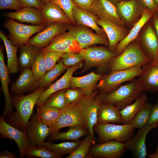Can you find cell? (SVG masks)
Masks as SVG:
<instances>
[{"label":"cell","instance_id":"obj_1","mask_svg":"<svg viewBox=\"0 0 158 158\" xmlns=\"http://www.w3.org/2000/svg\"><path fill=\"white\" fill-rule=\"evenodd\" d=\"M46 89L39 88L27 95L13 96L12 98V103L16 110L6 116V121L21 131L26 130L32 115L34 107L40 95Z\"/></svg>","mask_w":158,"mask_h":158},{"label":"cell","instance_id":"obj_2","mask_svg":"<svg viewBox=\"0 0 158 158\" xmlns=\"http://www.w3.org/2000/svg\"><path fill=\"white\" fill-rule=\"evenodd\" d=\"M141 92L137 80L134 79L112 91L100 92L96 99L99 103L111 105L120 111L138 98Z\"/></svg>","mask_w":158,"mask_h":158},{"label":"cell","instance_id":"obj_3","mask_svg":"<svg viewBox=\"0 0 158 158\" xmlns=\"http://www.w3.org/2000/svg\"><path fill=\"white\" fill-rule=\"evenodd\" d=\"M79 53L83 56L85 61L80 73H84L92 67H96L97 73L104 74L108 71L112 59L117 56L114 51L103 47L83 49Z\"/></svg>","mask_w":158,"mask_h":158},{"label":"cell","instance_id":"obj_4","mask_svg":"<svg viewBox=\"0 0 158 158\" xmlns=\"http://www.w3.org/2000/svg\"><path fill=\"white\" fill-rule=\"evenodd\" d=\"M149 63L138 42H132L123 52L114 57L110 63L109 73L136 66H142Z\"/></svg>","mask_w":158,"mask_h":158},{"label":"cell","instance_id":"obj_5","mask_svg":"<svg viewBox=\"0 0 158 158\" xmlns=\"http://www.w3.org/2000/svg\"><path fill=\"white\" fill-rule=\"evenodd\" d=\"M135 128L131 124L120 125L112 123H97L93 130L98 135V143L111 140L125 143L131 138Z\"/></svg>","mask_w":158,"mask_h":158},{"label":"cell","instance_id":"obj_6","mask_svg":"<svg viewBox=\"0 0 158 158\" xmlns=\"http://www.w3.org/2000/svg\"><path fill=\"white\" fill-rule=\"evenodd\" d=\"M141 71L142 66H136L104 74L97 83V88L100 92L112 91L123 83L130 81L139 76Z\"/></svg>","mask_w":158,"mask_h":158},{"label":"cell","instance_id":"obj_7","mask_svg":"<svg viewBox=\"0 0 158 158\" xmlns=\"http://www.w3.org/2000/svg\"><path fill=\"white\" fill-rule=\"evenodd\" d=\"M47 25H27L9 18L7 19L3 24L9 32L8 38L13 44L20 47L27 44L32 35L43 30Z\"/></svg>","mask_w":158,"mask_h":158},{"label":"cell","instance_id":"obj_8","mask_svg":"<svg viewBox=\"0 0 158 158\" xmlns=\"http://www.w3.org/2000/svg\"><path fill=\"white\" fill-rule=\"evenodd\" d=\"M78 125L82 126L85 128L79 104L78 102H76L70 104L60 110L55 124L50 128V135L59 132L62 128Z\"/></svg>","mask_w":158,"mask_h":158},{"label":"cell","instance_id":"obj_9","mask_svg":"<svg viewBox=\"0 0 158 158\" xmlns=\"http://www.w3.org/2000/svg\"><path fill=\"white\" fill-rule=\"evenodd\" d=\"M99 93L96 90L91 94L84 95L78 102L84 121L85 127L88 133L95 137L93 128L97 123L99 103L96 99Z\"/></svg>","mask_w":158,"mask_h":158},{"label":"cell","instance_id":"obj_10","mask_svg":"<svg viewBox=\"0 0 158 158\" xmlns=\"http://www.w3.org/2000/svg\"><path fill=\"white\" fill-rule=\"evenodd\" d=\"M94 143L90 149L88 158H120L128 150L125 143L115 140L97 144Z\"/></svg>","mask_w":158,"mask_h":158},{"label":"cell","instance_id":"obj_11","mask_svg":"<svg viewBox=\"0 0 158 158\" xmlns=\"http://www.w3.org/2000/svg\"><path fill=\"white\" fill-rule=\"evenodd\" d=\"M71 25L63 23H51L43 30L31 37L27 44L42 49L47 46L56 36L68 30Z\"/></svg>","mask_w":158,"mask_h":158},{"label":"cell","instance_id":"obj_12","mask_svg":"<svg viewBox=\"0 0 158 158\" xmlns=\"http://www.w3.org/2000/svg\"><path fill=\"white\" fill-rule=\"evenodd\" d=\"M5 117L0 118V134L2 138L14 140L16 143L19 150L20 157L24 158L26 149L30 144L26 130L21 131L8 123Z\"/></svg>","mask_w":158,"mask_h":158},{"label":"cell","instance_id":"obj_13","mask_svg":"<svg viewBox=\"0 0 158 158\" xmlns=\"http://www.w3.org/2000/svg\"><path fill=\"white\" fill-rule=\"evenodd\" d=\"M82 48L75 38L69 31L65 32L54 37L43 52L57 51L63 53H79Z\"/></svg>","mask_w":158,"mask_h":158},{"label":"cell","instance_id":"obj_14","mask_svg":"<svg viewBox=\"0 0 158 158\" xmlns=\"http://www.w3.org/2000/svg\"><path fill=\"white\" fill-rule=\"evenodd\" d=\"M85 26L77 25L71 26L68 31L75 38L82 49L95 44L109 46L107 37L94 33Z\"/></svg>","mask_w":158,"mask_h":158},{"label":"cell","instance_id":"obj_15","mask_svg":"<svg viewBox=\"0 0 158 158\" xmlns=\"http://www.w3.org/2000/svg\"><path fill=\"white\" fill-rule=\"evenodd\" d=\"M158 127V123L147 124L139 129L136 134L125 143L129 150L135 158H145L147 155L145 145L146 137L152 129Z\"/></svg>","mask_w":158,"mask_h":158},{"label":"cell","instance_id":"obj_16","mask_svg":"<svg viewBox=\"0 0 158 158\" xmlns=\"http://www.w3.org/2000/svg\"><path fill=\"white\" fill-rule=\"evenodd\" d=\"M137 80L142 92H158V64L148 63L142 67V71Z\"/></svg>","mask_w":158,"mask_h":158},{"label":"cell","instance_id":"obj_17","mask_svg":"<svg viewBox=\"0 0 158 158\" xmlns=\"http://www.w3.org/2000/svg\"><path fill=\"white\" fill-rule=\"evenodd\" d=\"M97 25L104 31L109 42V49L114 51L118 43L127 35L128 32L123 27H120L103 17L97 16Z\"/></svg>","mask_w":158,"mask_h":158},{"label":"cell","instance_id":"obj_18","mask_svg":"<svg viewBox=\"0 0 158 158\" xmlns=\"http://www.w3.org/2000/svg\"><path fill=\"white\" fill-rule=\"evenodd\" d=\"M26 130L30 144L32 145L44 146V140L51 134L50 128L38 120L36 113L32 115Z\"/></svg>","mask_w":158,"mask_h":158},{"label":"cell","instance_id":"obj_19","mask_svg":"<svg viewBox=\"0 0 158 158\" xmlns=\"http://www.w3.org/2000/svg\"><path fill=\"white\" fill-rule=\"evenodd\" d=\"M98 17L105 18L120 27L123 22L118 16L115 5L109 0H95L89 11Z\"/></svg>","mask_w":158,"mask_h":158},{"label":"cell","instance_id":"obj_20","mask_svg":"<svg viewBox=\"0 0 158 158\" xmlns=\"http://www.w3.org/2000/svg\"><path fill=\"white\" fill-rule=\"evenodd\" d=\"M83 63L68 68L65 74L54 83L51 84L41 94L38 99L36 105L42 106L45 100L51 95L60 90L70 88L71 79L74 72L78 69L82 68Z\"/></svg>","mask_w":158,"mask_h":158},{"label":"cell","instance_id":"obj_21","mask_svg":"<svg viewBox=\"0 0 158 158\" xmlns=\"http://www.w3.org/2000/svg\"><path fill=\"white\" fill-rule=\"evenodd\" d=\"M3 15L8 18L22 23H30L33 25L46 24L42 19L41 10L35 8H22L15 12L4 13Z\"/></svg>","mask_w":158,"mask_h":158},{"label":"cell","instance_id":"obj_22","mask_svg":"<svg viewBox=\"0 0 158 158\" xmlns=\"http://www.w3.org/2000/svg\"><path fill=\"white\" fill-rule=\"evenodd\" d=\"M139 45L147 57L149 63L157 62L158 41L153 29L150 26H148L143 32L140 44Z\"/></svg>","mask_w":158,"mask_h":158},{"label":"cell","instance_id":"obj_23","mask_svg":"<svg viewBox=\"0 0 158 158\" xmlns=\"http://www.w3.org/2000/svg\"><path fill=\"white\" fill-rule=\"evenodd\" d=\"M9 73L4 61L3 45L0 47V78L2 90L5 99V109L2 116L5 117L8 114L14 112L13 104L9 91L8 85L10 81Z\"/></svg>","mask_w":158,"mask_h":158},{"label":"cell","instance_id":"obj_24","mask_svg":"<svg viewBox=\"0 0 158 158\" xmlns=\"http://www.w3.org/2000/svg\"><path fill=\"white\" fill-rule=\"evenodd\" d=\"M104 74H99L92 72L80 77L72 76L70 82V88H78L85 95L91 94L97 88V83Z\"/></svg>","mask_w":158,"mask_h":158},{"label":"cell","instance_id":"obj_25","mask_svg":"<svg viewBox=\"0 0 158 158\" xmlns=\"http://www.w3.org/2000/svg\"><path fill=\"white\" fill-rule=\"evenodd\" d=\"M115 6L122 20L127 23L131 22L142 14L145 8L138 0H126L116 3Z\"/></svg>","mask_w":158,"mask_h":158},{"label":"cell","instance_id":"obj_26","mask_svg":"<svg viewBox=\"0 0 158 158\" xmlns=\"http://www.w3.org/2000/svg\"><path fill=\"white\" fill-rule=\"evenodd\" d=\"M152 16V11L144 8L140 18L135 24L126 37L117 45L114 51L117 55L121 54L136 38L141 28Z\"/></svg>","mask_w":158,"mask_h":158},{"label":"cell","instance_id":"obj_27","mask_svg":"<svg viewBox=\"0 0 158 158\" xmlns=\"http://www.w3.org/2000/svg\"><path fill=\"white\" fill-rule=\"evenodd\" d=\"M31 69H23L16 81L12 83L11 91L16 95L31 92L39 87Z\"/></svg>","mask_w":158,"mask_h":158},{"label":"cell","instance_id":"obj_28","mask_svg":"<svg viewBox=\"0 0 158 158\" xmlns=\"http://www.w3.org/2000/svg\"><path fill=\"white\" fill-rule=\"evenodd\" d=\"M41 11L43 20L46 24L53 22L72 24L61 9L49 1L43 5Z\"/></svg>","mask_w":158,"mask_h":158},{"label":"cell","instance_id":"obj_29","mask_svg":"<svg viewBox=\"0 0 158 158\" xmlns=\"http://www.w3.org/2000/svg\"><path fill=\"white\" fill-rule=\"evenodd\" d=\"M73 13L77 25L89 27L94 30L97 34L106 37L104 30L99 26L97 23V16L89 11L84 10L75 6L73 8Z\"/></svg>","mask_w":158,"mask_h":158},{"label":"cell","instance_id":"obj_30","mask_svg":"<svg viewBox=\"0 0 158 158\" xmlns=\"http://www.w3.org/2000/svg\"><path fill=\"white\" fill-rule=\"evenodd\" d=\"M99 103L97 123H122L121 117L118 109L107 104Z\"/></svg>","mask_w":158,"mask_h":158},{"label":"cell","instance_id":"obj_31","mask_svg":"<svg viewBox=\"0 0 158 158\" xmlns=\"http://www.w3.org/2000/svg\"><path fill=\"white\" fill-rule=\"evenodd\" d=\"M0 37L4 42L6 50L7 57V67L9 73V74L15 73L19 71L17 53L20 47L13 44L11 40L1 30Z\"/></svg>","mask_w":158,"mask_h":158},{"label":"cell","instance_id":"obj_32","mask_svg":"<svg viewBox=\"0 0 158 158\" xmlns=\"http://www.w3.org/2000/svg\"><path fill=\"white\" fill-rule=\"evenodd\" d=\"M88 133L87 130L81 125H75L69 127L66 131L63 133L59 132L50 135L48 138L49 141L52 142L58 140L79 141L81 137Z\"/></svg>","mask_w":158,"mask_h":158},{"label":"cell","instance_id":"obj_33","mask_svg":"<svg viewBox=\"0 0 158 158\" xmlns=\"http://www.w3.org/2000/svg\"><path fill=\"white\" fill-rule=\"evenodd\" d=\"M147 97L145 93H141L134 102L119 111L122 120V123L130 124L139 111L147 102Z\"/></svg>","mask_w":158,"mask_h":158},{"label":"cell","instance_id":"obj_34","mask_svg":"<svg viewBox=\"0 0 158 158\" xmlns=\"http://www.w3.org/2000/svg\"><path fill=\"white\" fill-rule=\"evenodd\" d=\"M40 49L37 47L27 44L20 47L19 62L22 68L30 69Z\"/></svg>","mask_w":158,"mask_h":158},{"label":"cell","instance_id":"obj_35","mask_svg":"<svg viewBox=\"0 0 158 158\" xmlns=\"http://www.w3.org/2000/svg\"><path fill=\"white\" fill-rule=\"evenodd\" d=\"M60 110L58 109L42 106L38 107L36 116L38 120L50 128L53 127L58 118Z\"/></svg>","mask_w":158,"mask_h":158},{"label":"cell","instance_id":"obj_36","mask_svg":"<svg viewBox=\"0 0 158 158\" xmlns=\"http://www.w3.org/2000/svg\"><path fill=\"white\" fill-rule=\"evenodd\" d=\"M82 141L64 142L58 144L48 141L44 142V146L57 155L62 156L72 153L80 145Z\"/></svg>","mask_w":158,"mask_h":158},{"label":"cell","instance_id":"obj_37","mask_svg":"<svg viewBox=\"0 0 158 158\" xmlns=\"http://www.w3.org/2000/svg\"><path fill=\"white\" fill-rule=\"evenodd\" d=\"M66 89L56 92L50 95L43 102L42 106L56 108L60 110L69 104L65 95Z\"/></svg>","mask_w":158,"mask_h":158},{"label":"cell","instance_id":"obj_38","mask_svg":"<svg viewBox=\"0 0 158 158\" xmlns=\"http://www.w3.org/2000/svg\"><path fill=\"white\" fill-rule=\"evenodd\" d=\"M68 67L65 66L61 59L50 70L47 71L42 80L39 82V88H46L58 77Z\"/></svg>","mask_w":158,"mask_h":158},{"label":"cell","instance_id":"obj_39","mask_svg":"<svg viewBox=\"0 0 158 158\" xmlns=\"http://www.w3.org/2000/svg\"><path fill=\"white\" fill-rule=\"evenodd\" d=\"M31 67L35 79L39 83L47 71V66L42 49H40L38 51Z\"/></svg>","mask_w":158,"mask_h":158},{"label":"cell","instance_id":"obj_40","mask_svg":"<svg viewBox=\"0 0 158 158\" xmlns=\"http://www.w3.org/2000/svg\"><path fill=\"white\" fill-rule=\"evenodd\" d=\"M153 105L147 102L138 112L130 124L133 125L135 128L140 129L148 124L151 110Z\"/></svg>","mask_w":158,"mask_h":158},{"label":"cell","instance_id":"obj_41","mask_svg":"<svg viewBox=\"0 0 158 158\" xmlns=\"http://www.w3.org/2000/svg\"><path fill=\"white\" fill-rule=\"evenodd\" d=\"M95 140V137L88 133L82 141L78 148L72 153L68 155L65 158H88L90 149L91 145L94 142Z\"/></svg>","mask_w":158,"mask_h":158},{"label":"cell","instance_id":"obj_42","mask_svg":"<svg viewBox=\"0 0 158 158\" xmlns=\"http://www.w3.org/2000/svg\"><path fill=\"white\" fill-rule=\"evenodd\" d=\"M25 156L27 157H36L42 158H61L57 155L44 146L32 145L30 144L27 147Z\"/></svg>","mask_w":158,"mask_h":158},{"label":"cell","instance_id":"obj_43","mask_svg":"<svg viewBox=\"0 0 158 158\" xmlns=\"http://www.w3.org/2000/svg\"><path fill=\"white\" fill-rule=\"evenodd\" d=\"M49 1L60 7L68 16L72 24L74 25H76L73 13L75 5L72 0H49Z\"/></svg>","mask_w":158,"mask_h":158},{"label":"cell","instance_id":"obj_44","mask_svg":"<svg viewBox=\"0 0 158 158\" xmlns=\"http://www.w3.org/2000/svg\"><path fill=\"white\" fill-rule=\"evenodd\" d=\"M61 58L64 65L68 68L76 66L84 61L83 57L79 53H65Z\"/></svg>","mask_w":158,"mask_h":158},{"label":"cell","instance_id":"obj_45","mask_svg":"<svg viewBox=\"0 0 158 158\" xmlns=\"http://www.w3.org/2000/svg\"><path fill=\"white\" fill-rule=\"evenodd\" d=\"M64 53L57 51L43 52L44 57L47 66V71L51 69L56 65V63L61 58Z\"/></svg>","mask_w":158,"mask_h":158},{"label":"cell","instance_id":"obj_46","mask_svg":"<svg viewBox=\"0 0 158 158\" xmlns=\"http://www.w3.org/2000/svg\"><path fill=\"white\" fill-rule=\"evenodd\" d=\"M65 95L69 104L78 102L85 95L78 88H69L66 90Z\"/></svg>","mask_w":158,"mask_h":158},{"label":"cell","instance_id":"obj_47","mask_svg":"<svg viewBox=\"0 0 158 158\" xmlns=\"http://www.w3.org/2000/svg\"><path fill=\"white\" fill-rule=\"evenodd\" d=\"M21 9L17 0H0V10L11 9L18 11Z\"/></svg>","mask_w":158,"mask_h":158},{"label":"cell","instance_id":"obj_48","mask_svg":"<svg viewBox=\"0 0 158 158\" xmlns=\"http://www.w3.org/2000/svg\"><path fill=\"white\" fill-rule=\"evenodd\" d=\"M21 8L33 7L41 10L43 4L41 0H17Z\"/></svg>","mask_w":158,"mask_h":158},{"label":"cell","instance_id":"obj_49","mask_svg":"<svg viewBox=\"0 0 158 158\" xmlns=\"http://www.w3.org/2000/svg\"><path fill=\"white\" fill-rule=\"evenodd\" d=\"M158 123V99L156 103L153 105L150 113L148 124H152Z\"/></svg>","mask_w":158,"mask_h":158},{"label":"cell","instance_id":"obj_50","mask_svg":"<svg viewBox=\"0 0 158 158\" xmlns=\"http://www.w3.org/2000/svg\"><path fill=\"white\" fill-rule=\"evenodd\" d=\"M75 5L83 10L89 11L95 0H72Z\"/></svg>","mask_w":158,"mask_h":158},{"label":"cell","instance_id":"obj_51","mask_svg":"<svg viewBox=\"0 0 158 158\" xmlns=\"http://www.w3.org/2000/svg\"><path fill=\"white\" fill-rule=\"evenodd\" d=\"M140 3L145 8L152 11H155L158 7L154 0H138Z\"/></svg>","mask_w":158,"mask_h":158},{"label":"cell","instance_id":"obj_52","mask_svg":"<svg viewBox=\"0 0 158 158\" xmlns=\"http://www.w3.org/2000/svg\"><path fill=\"white\" fill-rule=\"evenodd\" d=\"M17 157L13 153L9 151L4 150L0 154V158H16Z\"/></svg>","mask_w":158,"mask_h":158},{"label":"cell","instance_id":"obj_53","mask_svg":"<svg viewBox=\"0 0 158 158\" xmlns=\"http://www.w3.org/2000/svg\"><path fill=\"white\" fill-rule=\"evenodd\" d=\"M147 156L149 158H158V145L157 147L156 152L148 154Z\"/></svg>","mask_w":158,"mask_h":158},{"label":"cell","instance_id":"obj_54","mask_svg":"<svg viewBox=\"0 0 158 158\" xmlns=\"http://www.w3.org/2000/svg\"><path fill=\"white\" fill-rule=\"evenodd\" d=\"M154 23L157 38L158 39V17L154 19Z\"/></svg>","mask_w":158,"mask_h":158},{"label":"cell","instance_id":"obj_55","mask_svg":"<svg viewBox=\"0 0 158 158\" xmlns=\"http://www.w3.org/2000/svg\"><path fill=\"white\" fill-rule=\"evenodd\" d=\"M112 3L114 4H116L118 2H120L121 1H126V0H109Z\"/></svg>","mask_w":158,"mask_h":158},{"label":"cell","instance_id":"obj_56","mask_svg":"<svg viewBox=\"0 0 158 158\" xmlns=\"http://www.w3.org/2000/svg\"><path fill=\"white\" fill-rule=\"evenodd\" d=\"M49 0H41L43 4H45L47 2H48Z\"/></svg>","mask_w":158,"mask_h":158},{"label":"cell","instance_id":"obj_57","mask_svg":"<svg viewBox=\"0 0 158 158\" xmlns=\"http://www.w3.org/2000/svg\"><path fill=\"white\" fill-rule=\"evenodd\" d=\"M156 61L157 63L158 64V50L157 51V55Z\"/></svg>","mask_w":158,"mask_h":158},{"label":"cell","instance_id":"obj_58","mask_svg":"<svg viewBox=\"0 0 158 158\" xmlns=\"http://www.w3.org/2000/svg\"><path fill=\"white\" fill-rule=\"evenodd\" d=\"M158 6V0H154Z\"/></svg>","mask_w":158,"mask_h":158},{"label":"cell","instance_id":"obj_59","mask_svg":"<svg viewBox=\"0 0 158 158\" xmlns=\"http://www.w3.org/2000/svg\"><path fill=\"white\" fill-rule=\"evenodd\" d=\"M155 11H156V12H157V13L158 14V6L157 7V8L155 10Z\"/></svg>","mask_w":158,"mask_h":158}]
</instances>
